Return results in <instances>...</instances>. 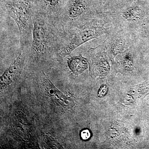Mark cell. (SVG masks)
<instances>
[{
  "instance_id": "6da1fadb",
  "label": "cell",
  "mask_w": 149,
  "mask_h": 149,
  "mask_svg": "<svg viewBox=\"0 0 149 149\" xmlns=\"http://www.w3.org/2000/svg\"><path fill=\"white\" fill-rule=\"evenodd\" d=\"M65 37V32L56 20L37 10L33 17L31 41L23 49L35 61L45 60L53 56L61 59L59 54Z\"/></svg>"
},
{
  "instance_id": "7a4b0ae2",
  "label": "cell",
  "mask_w": 149,
  "mask_h": 149,
  "mask_svg": "<svg viewBox=\"0 0 149 149\" xmlns=\"http://www.w3.org/2000/svg\"><path fill=\"white\" fill-rule=\"evenodd\" d=\"M1 9L16 22L20 35V48L30 43L34 14L37 10L36 0H0Z\"/></svg>"
},
{
  "instance_id": "3957f363",
  "label": "cell",
  "mask_w": 149,
  "mask_h": 149,
  "mask_svg": "<svg viewBox=\"0 0 149 149\" xmlns=\"http://www.w3.org/2000/svg\"><path fill=\"white\" fill-rule=\"evenodd\" d=\"M96 9L91 0H68L56 21L65 33L92 19Z\"/></svg>"
},
{
  "instance_id": "277c9868",
  "label": "cell",
  "mask_w": 149,
  "mask_h": 149,
  "mask_svg": "<svg viewBox=\"0 0 149 149\" xmlns=\"http://www.w3.org/2000/svg\"><path fill=\"white\" fill-rule=\"evenodd\" d=\"M104 33L105 31L97 26L93 19L83 25L70 29L65 32L64 45L59 54L61 58H64L79 46Z\"/></svg>"
},
{
  "instance_id": "5b68a950",
  "label": "cell",
  "mask_w": 149,
  "mask_h": 149,
  "mask_svg": "<svg viewBox=\"0 0 149 149\" xmlns=\"http://www.w3.org/2000/svg\"><path fill=\"white\" fill-rule=\"evenodd\" d=\"M68 0H36L37 10L56 21Z\"/></svg>"
},
{
  "instance_id": "8992f818",
  "label": "cell",
  "mask_w": 149,
  "mask_h": 149,
  "mask_svg": "<svg viewBox=\"0 0 149 149\" xmlns=\"http://www.w3.org/2000/svg\"><path fill=\"white\" fill-rule=\"evenodd\" d=\"M42 72L44 76L43 79L44 88L48 95L50 97L53 101L63 108L70 109L73 107L75 104L74 100L66 97L58 91L48 79L45 72L43 71Z\"/></svg>"
},
{
  "instance_id": "52a82bcc",
  "label": "cell",
  "mask_w": 149,
  "mask_h": 149,
  "mask_svg": "<svg viewBox=\"0 0 149 149\" xmlns=\"http://www.w3.org/2000/svg\"><path fill=\"white\" fill-rule=\"evenodd\" d=\"M24 49L20 48L19 55L10 66L5 71L1 77V88H3L12 82L21 68L23 59L24 58Z\"/></svg>"
},
{
  "instance_id": "ba28073f",
  "label": "cell",
  "mask_w": 149,
  "mask_h": 149,
  "mask_svg": "<svg viewBox=\"0 0 149 149\" xmlns=\"http://www.w3.org/2000/svg\"><path fill=\"white\" fill-rule=\"evenodd\" d=\"M68 64L73 74H79L88 68V63L87 59L80 55L68 58Z\"/></svg>"
},
{
  "instance_id": "9c48e42d",
  "label": "cell",
  "mask_w": 149,
  "mask_h": 149,
  "mask_svg": "<svg viewBox=\"0 0 149 149\" xmlns=\"http://www.w3.org/2000/svg\"><path fill=\"white\" fill-rule=\"evenodd\" d=\"M125 43L122 39H116L112 41L110 46L111 52L114 56L120 53L125 49Z\"/></svg>"
},
{
  "instance_id": "30bf717a",
  "label": "cell",
  "mask_w": 149,
  "mask_h": 149,
  "mask_svg": "<svg viewBox=\"0 0 149 149\" xmlns=\"http://www.w3.org/2000/svg\"><path fill=\"white\" fill-rule=\"evenodd\" d=\"M118 1H119V0H91L96 9L97 8L101 6L109 4L112 2Z\"/></svg>"
},
{
  "instance_id": "8fae6325",
  "label": "cell",
  "mask_w": 149,
  "mask_h": 149,
  "mask_svg": "<svg viewBox=\"0 0 149 149\" xmlns=\"http://www.w3.org/2000/svg\"><path fill=\"white\" fill-rule=\"evenodd\" d=\"M81 139L84 141H86L90 139L91 137V133L88 129H84L81 130L80 133Z\"/></svg>"
},
{
  "instance_id": "7c38bea8",
  "label": "cell",
  "mask_w": 149,
  "mask_h": 149,
  "mask_svg": "<svg viewBox=\"0 0 149 149\" xmlns=\"http://www.w3.org/2000/svg\"><path fill=\"white\" fill-rule=\"evenodd\" d=\"M144 30L146 32V34L149 37V17H147L145 19V21L143 23Z\"/></svg>"
},
{
  "instance_id": "4fadbf2b",
  "label": "cell",
  "mask_w": 149,
  "mask_h": 149,
  "mask_svg": "<svg viewBox=\"0 0 149 149\" xmlns=\"http://www.w3.org/2000/svg\"><path fill=\"white\" fill-rule=\"evenodd\" d=\"M136 1V0H120V2H130L133 1ZM146 1H149V0H146Z\"/></svg>"
}]
</instances>
